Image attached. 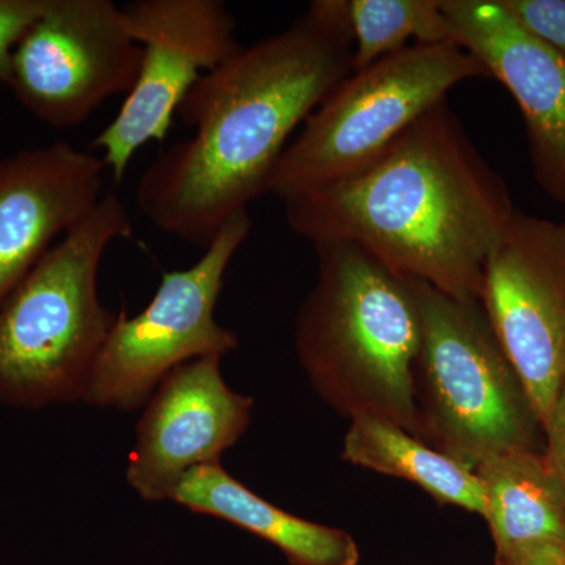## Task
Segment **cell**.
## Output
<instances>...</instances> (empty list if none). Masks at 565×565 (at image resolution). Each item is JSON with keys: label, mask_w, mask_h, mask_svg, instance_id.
I'll list each match as a JSON object with an SVG mask.
<instances>
[{"label": "cell", "mask_w": 565, "mask_h": 565, "mask_svg": "<svg viewBox=\"0 0 565 565\" xmlns=\"http://www.w3.org/2000/svg\"><path fill=\"white\" fill-rule=\"evenodd\" d=\"M345 0H316L285 31L203 74L178 114L193 134L141 174L137 203L162 233L210 247L269 192L289 136L352 73Z\"/></svg>", "instance_id": "6da1fadb"}, {"label": "cell", "mask_w": 565, "mask_h": 565, "mask_svg": "<svg viewBox=\"0 0 565 565\" xmlns=\"http://www.w3.org/2000/svg\"><path fill=\"white\" fill-rule=\"evenodd\" d=\"M514 212L504 178L446 99L362 172L285 200L297 236L360 245L459 300H481L486 264Z\"/></svg>", "instance_id": "7a4b0ae2"}, {"label": "cell", "mask_w": 565, "mask_h": 565, "mask_svg": "<svg viewBox=\"0 0 565 565\" xmlns=\"http://www.w3.org/2000/svg\"><path fill=\"white\" fill-rule=\"evenodd\" d=\"M315 248L318 278L294 338L308 381L338 414L379 416L423 440L414 384L422 343L416 280L356 244Z\"/></svg>", "instance_id": "3957f363"}, {"label": "cell", "mask_w": 565, "mask_h": 565, "mask_svg": "<svg viewBox=\"0 0 565 565\" xmlns=\"http://www.w3.org/2000/svg\"><path fill=\"white\" fill-rule=\"evenodd\" d=\"M128 207L104 193L0 302V401L24 407L84 399L117 315L98 274L114 241L131 236Z\"/></svg>", "instance_id": "277c9868"}, {"label": "cell", "mask_w": 565, "mask_h": 565, "mask_svg": "<svg viewBox=\"0 0 565 565\" xmlns=\"http://www.w3.org/2000/svg\"><path fill=\"white\" fill-rule=\"evenodd\" d=\"M422 343L414 370L423 441L478 470L516 451H545V429L481 300L416 281Z\"/></svg>", "instance_id": "5b68a950"}, {"label": "cell", "mask_w": 565, "mask_h": 565, "mask_svg": "<svg viewBox=\"0 0 565 565\" xmlns=\"http://www.w3.org/2000/svg\"><path fill=\"white\" fill-rule=\"evenodd\" d=\"M475 77L489 73L455 41L411 44L352 71L282 152L269 192L285 202L362 172L446 93Z\"/></svg>", "instance_id": "8992f818"}, {"label": "cell", "mask_w": 565, "mask_h": 565, "mask_svg": "<svg viewBox=\"0 0 565 565\" xmlns=\"http://www.w3.org/2000/svg\"><path fill=\"white\" fill-rule=\"evenodd\" d=\"M250 230L248 211L237 212L199 262L162 274L143 311L129 318L120 310L93 367L85 404L139 411L174 367L237 349L236 333L217 323L214 313L226 269Z\"/></svg>", "instance_id": "52a82bcc"}, {"label": "cell", "mask_w": 565, "mask_h": 565, "mask_svg": "<svg viewBox=\"0 0 565 565\" xmlns=\"http://www.w3.org/2000/svg\"><path fill=\"white\" fill-rule=\"evenodd\" d=\"M141 54L111 0H47L14 46L9 87L36 120L71 128L132 90Z\"/></svg>", "instance_id": "ba28073f"}, {"label": "cell", "mask_w": 565, "mask_h": 565, "mask_svg": "<svg viewBox=\"0 0 565 565\" xmlns=\"http://www.w3.org/2000/svg\"><path fill=\"white\" fill-rule=\"evenodd\" d=\"M129 33L140 44L139 76L121 109L93 140L121 184L134 154L166 139L174 111L203 74L241 50L236 20L222 0H137L122 7Z\"/></svg>", "instance_id": "9c48e42d"}, {"label": "cell", "mask_w": 565, "mask_h": 565, "mask_svg": "<svg viewBox=\"0 0 565 565\" xmlns=\"http://www.w3.org/2000/svg\"><path fill=\"white\" fill-rule=\"evenodd\" d=\"M481 303L545 429L565 379V222L515 210L486 264Z\"/></svg>", "instance_id": "30bf717a"}, {"label": "cell", "mask_w": 565, "mask_h": 565, "mask_svg": "<svg viewBox=\"0 0 565 565\" xmlns=\"http://www.w3.org/2000/svg\"><path fill=\"white\" fill-rule=\"evenodd\" d=\"M222 356L174 367L143 405L126 479L141 500L169 501L196 467L221 463L252 422L253 397L230 388Z\"/></svg>", "instance_id": "8fae6325"}, {"label": "cell", "mask_w": 565, "mask_h": 565, "mask_svg": "<svg viewBox=\"0 0 565 565\" xmlns=\"http://www.w3.org/2000/svg\"><path fill=\"white\" fill-rule=\"evenodd\" d=\"M452 40L508 88L526 125L542 191L565 204V62L500 0H441Z\"/></svg>", "instance_id": "7c38bea8"}, {"label": "cell", "mask_w": 565, "mask_h": 565, "mask_svg": "<svg viewBox=\"0 0 565 565\" xmlns=\"http://www.w3.org/2000/svg\"><path fill=\"white\" fill-rule=\"evenodd\" d=\"M106 172L68 141L0 158V302L102 202Z\"/></svg>", "instance_id": "4fadbf2b"}, {"label": "cell", "mask_w": 565, "mask_h": 565, "mask_svg": "<svg viewBox=\"0 0 565 565\" xmlns=\"http://www.w3.org/2000/svg\"><path fill=\"white\" fill-rule=\"evenodd\" d=\"M476 473L497 565H565V493L544 452H511Z\"/></svg>", "instance_id": "5bb4252c"}, {"label": "cell", "mask_w": 565, "mask_h": 565, "mask_svg": "<svg viewBox=\"0 0 565 565\" xmlns=\"http://www.w3.org/2000/svg\"><path fill=\"white\" fill-rule=\"evenodd\" d=\"M170 501L243 527L277 546L292 565H356L360 561L351 534L282 511L234 479L221 463L193 468Z\"/></svg>", "instance_id": "9a60e30c"}, {"label": "cell", "mask_w": 565, "mask_h": 565, "mask_svg": "<svg viewBox=\"0 0 565 565\" xmlns=\"http://www.w3.org/2000/svg\"><path fill=\"white\" fill-rule=\"evenodd\" d=\"M341 457L412 482L438 504L486 516V490L478 473L388 419L370 415L352 418Z\"/></svg>", "instance_id": "2e32d148"}, {"label": "cell", "mask_w": 565, "mask_h": 565, "mask_svg": "<svg viewBox=\"0 0 565 565\" xmlns=\"http://www.w3.org/2000/svg\"><path fill=\"white\" fill-rule=\"evenodd\" d=\"M345 14L353 39V71L411 44L455 41L441 0H345Z\"/></svg>", "instance_id": "e0dca14e"}, {"label": "cell", "mask_w": 565, "mask_h": 565, "mask_svg": "<svg viewBox=\"0 0 565 565\" xmlns=\"http://www.w3.org/2000/svg\"><path fill=\"white\" fill-rule=\"evenodd\" d=\"M526 31L565 62V0H500Z\"/></svg>", "instance_id": "ac0fdd59"}, {"label": "cell", "mask_w": 565, "mask_h": 565, "mask_svg": "<svg viewBox=\"0 0 565 565\" xmlns=\"http://www.w3.org/2000/svg\"><path fill=\"white\" fill-rule=\"evenodd\" d=\"M47 0H0V84L10 85L11 55L24 32L39 20Z\"/></svg>", "instance_id": "d6986e66"}, {"label": "cell", "mask_w": 565, "mask_h": 565, "mask_svg": "<svg viewBox=\"0 0 565 565\" xmlns=\"http://www.w3.org/2000/svg\"><path fill=\"white\" fill-rule=\"evenodd\" d=\"M544 456L565 493V379L545 424Z\"/></svg>", "instance_id": "ffe728a7"}]
</instances>
